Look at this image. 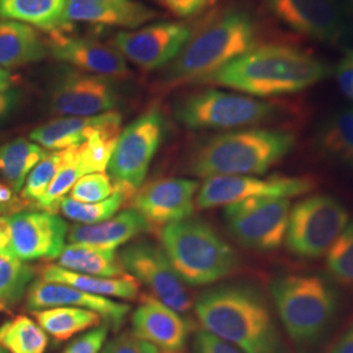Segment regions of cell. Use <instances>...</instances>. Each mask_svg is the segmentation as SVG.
Returning a JSON list of instances; mask_svg holds the SVG:
<instances>
[{"mask_svg":"<svg viewBox=\"0 0 353 353\" xmlns=\"http://www.w3.org/2000/svg\"><path fill=\"white\" fill-rule=\"evenodd\" d=\"M203 326L242 353H288L265 293L249 283L203 292L195 303Z\"/></svg>","mask_w":353,"mask_h":353,"instance_id":"obj_1","label":"cell"},{"mask_svg":"<svg viewBox=\"0 0 353 353\" xmlns=\"http://www.w3.org/2000/svg\"><path fill=\"white\" fill-rule=\"evenodd\" d=\"M331 72L332 68L313 52L288 43H261L202 83L265 99L312 88Z\"/></svg>","mask_w":353,"mask_h":353,"instance_id":"obj_2","label":"cell"},{"mask_svg":"<svg viewBox=\"0 0 353 353\" xmlns=\"http://www.w3.org/2000/svg\"><path fill=\"white\" fill-rule=\"evenodd\" d=\"M262 28L250 11L232 7L192 33L176 59L165 68L170 85L202 83L208 76L261 45Z\"/></svg>","mask_w":353,"mask_h":353,"instance_id":"obj_3","label":"cell"},{"mask_svg":"<svg viewBox=\"0 0 353 353\" xmlns=\"http://www.w3.org/2000/svg\"><path fill=\"white\" fill-rule=\"evenodd\" d=\"M285 128H243L204 140L190 154L189 169L201 178L262 176L296 147Z\"/></svg>","mask_w":353,"mask_h":353,"instance_id":"obj_4","label":"cell"},{"mask_svg":"<svg viewBox=\"0 0 353 353\" xmlns=\"http://www.w3.org/2000/svg\"><path fill=\"white\" fill-rule=\"evenodd\" d=\"M279 321L300 353H312L332 327L341 306L336 287L316 274H284L271 283Z\"/></svg>","mask_w":353,"mask_h":353,"instance_id":"obj_5","label":"cell"},{"mask_svg":"<svg viewBox=\"0 0 353 353\" xmlns=\"http://www.w3.org/2000/svg\"><path fill=\"white\" fill-rule=\"evenodd\" d=\"M160 240L182 281L208 285L229 276L240 265L236 250L201 219H185L161 229Z\"/></svg>","mask_w":353,"mask_h":353,"instance_id":"obj_6","label":"cell"},{"mask_svg":"<svg viewBox=\"0 0 353 353\" xmlns=\"http://www.w3.org/2000/svg\"><path fill=\"white\" fill-rule=\"evenodd\" d=\"M174 115L191 130H234L280 119L285 109L280 102L210 88L178 100Z\"/></svg>","mask_w":353,"mask_h":353,"instance_id":"obj_7","label":"cell"},{"mask_svg":"<svg viewBox=\"0 0 353 353\" xmlns=\"http://www.w3.org/2000/svg\"><path fill=\"white\" fill-rule=\"evenodd\" d=\"M348 223V210L336 198L307 196L292 207L284 243L294 256L316 259L327 254Z\"/></svg>","mask_w":353,"mask_h":353,"instance_id":"obj_8","label":"cell"},{"mask_svg":"<svg viewBox=\"0 0 353 353\" xmlns=\"http://www.w3.org/2000/svg\"><path fill=\"white\" fill-rule=\"evenodd\" d=\"M292 203L284 198H258L229 204L228 229L236 240L256 252L278 250L285 242Z\"/></svg>","mask_w":353,"mask_h":353,"instance_id":"obj_9","label":"cell"},{"mask_svg":"<svg viewBox=\"0 0 353 353\" xmlns=\"http://www.w3.org/2000/svg\"><path fill=\"white\" fill-rule=\"evenodd\" d=\"M265 10L292 32L316 42L338 46L352 36L341 0H262Z\"/></svg>","mask_w":353,"mask_h":353,"instance_id":"obj_10","label":"cell"},{"mask_svg":"<svg viewBox=\"0 0 353 353\" xmlns=\"http://www.w3.org/2000/svg\"><path fill=\"white\" fill-rule=\"evenodd\" d=\"M164 115L156 108L141 114L121 131L108 169L115 183L137 190L145 179L164 138Z\"/></svg>","mask_w":353,"mask_h":353,"instance_id":"obj_11","label":"cell"},{"mask_svg":"<svg viewBox=\"0 0 353 353\" xmlns=\"http://www.w3.org/2000/svg\"><path fill=\"white\" fill-rule=\"evenodd\" d=\"M314 188L316 181L306 176H212L198 191L196 204L208 210L258 198L292 199L309 194Z\"/></svg>","mask_w":353,"mask_h":353,"instance_id":"obj_12","label":"cell"},{"mask_svg":"<svg viewBox=\"0 0 353 353\" xmlns=\"http://www.w3.org/2000/svg\"><path fill=\"white\" fill-rule=\"evenodd\" d=\"M118 102L119 90L113 79L87 74L74 67L61 68L51 88V110L65 117L108 113Z\"/></svg>","mask_w":353,"mask_h":353,"instance_id":"obj_13","label":"cell"},{"mask_svg":"<svg viewBox=\"0 0 353 353\" xmlns=\"http://www.w3.org/2000/svg\"><path fill=\"white\" fill-rule=\"evenodd\" d=\"M191 34L192 29L185 23L161 21L131 32H118L113 48L126 61L152 71L172 63Z\"/></svg>","mask_w":353,"mask_h":353,"instance_id":"obj_14","label":"cell"},{"mask_svg":"<svg viewBox=\"0 0 353 353\" xmlns=\"http://www.w3.org/2000/svg\"><path fill=\"white\" fill-rule=\"evenodd\" d=\"M126 271L145 284L159 301L179 314L189 313L192 303L183 281L163 249L150 242H137L119 254Z\"/></svg>","mask_w":353,"mask_h":353,"instance_id":"obj_15","label":"cell"},{"mask_svg":"<svg viewBox=\"0 0 353 353\" xmlns=\"http://www.w3.org/2000/svg\"><path fill=\"white\" fill-rule=\"evenodd\" d=\"M199 183L186 178H165L150 182L134 195L132 210L138 211L148 224L168 225L194 214V198Z\"/></svg>","mask_w":353,"mask_h":353,"instance_id":"obj_16","label":"cell"},{"mask_svg":"<svg viewBox=\"0 0 353 353\" xmlns=\"http://www.w3.org/2000/svg\"><path fill=\"white\" fill-rule=\"evenodd\" d=\"M11 252L21 261L57 259L64 249L68 225L49 212H19L10 217Z\"/></svg>","mask_w":353,"mask_h":353,"instance_id":"obj_17","label":"cell"},{"mask_svg":"<svg viewBox=\"0 0 353 353\" xmlns=\"http://www.w3.org/2000/svg\"><path fill=\"white\" fill-rule=\"evenodd\" d=\"M46 48L54 59L87 74L109 79L130 74L126 59L118 50L94 39L68 36L67 32H52L46 41Z\"/></svg>","mask_w":353,"mask_h":353,"instance_id":"obj_18","label":"cell"},{"mask_svg":"<svg viewBox=\"0 0 353 353\" xmlns=\"http://www.w3.org/2000/svg\"><path fill=\"white\" fill-rule=\"evenodd\" d=\"M191 325L176 310L153 296H141L132 314V334L164 353H181L189 339Z\"/></svg>","mask_w":353,"mask_h":353,"instance_id":"obj_19","label":"cell"},{"mask_svg":"<svg viewBox=\"0 0 353 353\" xmlns=\"http://www.w3.org/2000/svg\"><path fill=\"white\" fill-rule=\"evenodd\" d=\"M59 306H72L92 310L105 318L114 328L122 326L130 312V306L127 303H117L106 297L89 294L62 283L38 280L30 285L26 297V307L30 312H39Z\"/></svg>","mask_w":353,"mask_h":353,"instance_id":"obj_20","label":"cell"},{"mask_svg":"<svg viewBox=\"0 0 353 353\" xmlns=\"http://www.w3.org/2000/svg\"><path fill=\"white\" fill-rule=\"evenodd\" d=\"M122 117L118 112L94 115V117H64L50 121L30 132V140L45 150L59 151L74 145H80L109 125Z\"/></svg>","mask_w":353,"mask_h":353,"instance_id":"obj_21","label":"cell"},{"mask_svg":"<svg viewBox=\"0 0 353 353\" xmlns=\"http://www.w3.org/2000/svg\"><path fill=\"white\" fill-rule=\"evenodd\" d=\"M156 17L157 11L138 1L132 7L119 8L100 0H68L64 14L67 24L89 23L127 29L138 28Z\"/></svg>","mask_w":353,"mask_h":353,"instance_id":"obj_22","label":"cell"},{"mask_svg":"<svg viewBox=\"0 0 353 353\" xmlns=\"http://www.w3.org/2000/svg\"><path fill=\"white\" fill-rule=\"evenodd\" d=\"M147 229L150 224L138 211L127 210L99 224L75 225L68 233V240L76 245L117 250Z\"/></svg>","mask_w":353,"mask_h":353,"instance_id":"obj_23","label":"cell"},{"mask_svg":"<svg viewBox=\"0 0 353 353\" xmlns=\"http://www.w3.org/2000/svg\"><path fill=\"white\" fill-rule=\"evenodd\" d=\"M48 54L46 42L34 28L12 20H0L1 68L37 63Z\"/></svg>","mask_w":353,"mask_h":353,"instance_id":"obj_24","label":"cell"},{"mask_svg":"<svg viewBox=\"0 0 353 353\" xmlns=\"http://www.w3.org/2000/svg\"><path fill=\"white\" fill-rule=\"evenodd\" d=\"M41 280L50 283H62L89 294L106 299L135 300L139 294V281L132 275L121 278H97L64 270L57 265H46L41 270Z\"/></svg>","mask_w":353,"mask_h":353,"instance_id":"obj_25","label":"cell"},{"mask_svg":"<svg viewBox=\"0 0 353 353\" xmlns=\"http://www.w3.org/2000/svg\"><path fill=\"white\" fill-rule=\"evenodd\" d=\"M68 0H0V20H12L42 32H68Z\"/></svg>","mask_w":353,"mask_h":353,"instance_id":"obj_26","label":"cell"},{"mask_svg":"<svg viewBox=\"0 0 353 353\" xmlns=\"http://www.w3.org/2000/svg\"><path fill=\"white\" fill-rule=\"evenodd\" d=\"M316 148L330 161L353 169V106L336 110L322 122Z\"/></svg>","mask_w":353,"mask_h":353,"instance_id":"obj_27","label":"cell"},{"mask_svg":"<svg viewBox=\"0 0 353 353\" xmlns=\"http://www.w3.org/2000/svg\"><path fill=\"white\" fill-rule=\"evenodd\" d=\"M57 265L64 270L97 278H121L127 275L115 250L88 245L70 243L57 256Z\"/></svg>","mask_w":353,"mask_h":353,"instance_id":"obj_28","label":"cell"},{"mask_svg":"<svg viewBox=\"0 0 353 353\" xmlns=\"http://www.w3.org/2000/svg\"><path fill=\"white\" fill-rule=\"evenodd\" d=\"M37 323L55 341H70L89 328L99 327L102 316L92 310L59 306L34 312Z\"/></svg>","mask_w":353,"mask_h":353,"instance_id":"obj_29","label":"cell"},{"mask_svg":"<svg viewBox=\"0 0 353 353\" xmlns=\"http://www.w3.org/2000/svg\"><path fill=\"white\" fill-rule=\"evenodd\" d=\"M48 154L34 141L14 139L0 147V174L14 192L21 191L26 178L36 165Z\"/></svg>","mask_w":353,"mask_h":353,"instance_id":"obj_30","label":"cell"},{"mask_svg":"<svg viewBox=\"0 0 353 353\" xmlns=\"http://www.w3.org/2000/svg\"><path fill=\"white\" fill-rule=\"evenodd\" d=\"M48 343V334L29 316H16L0 326V347L7 353H45Z\"/></svg>","mask_w":353,"mask_h":353,"instance_id":"obj_31","label":"cell"},{"mask_svg":"<svg viewBox=\"0 0 353 353\" xmlns=\"http://www.w3.org/2000/svg\"><path fill=\"white\" fill-rule=\"evenodd\" d=\"M34 278V268L19 259L11 249L0 252V312L19 303Z\"/></svg>","mask_w":353,"mask_h":353,"instance_id":"obj_32","label":"cell"},{"mask_svg":"<svg viewBox=\"0 0 353 353\" xmlns=\"http://www.w3.org/2000/svg\"><path fill=\"white\" fill-rule=\"evenodd\" d=\"M117 185V191L105 201L85 204L76 202L70 198H64L59 208L67 219L83 225L99 224L105 220H109L118 212V210L125 204L128 198H131L132 192L135 191L125 185Z\"/></svg>","mask_w":353,"mask_h":353,"instance_id":"obj_33","label":"cell"},{"mask_svg":"<svg viewBox=\"0 0 353 353\" xmlns=\"http://www.w3.org/2000/svg\"><path fill=\"white\" fill-rule=\"evenodd\" d=\"M77 145L48 153L26 178V185L21 190L23 201L34 205L61 169L75 159Z\"/></svg>","mask_w":353,"mask_h":353,"instance_id":"obj_34","label":"cell"},{"mask_svg":"<svg viewBox=\"0 0 353 353\" xmlns=\"http://www.w3.org/2000/svg\"><path fill=\"white\" fill-rule=\"evenodd\" d=\"M85 174L88 173L84 166L80 164L76 152L75 159L61 169V172L52 179L50 186L45 191V194L36 202L34 207L43 212L55 214L61 207V203L65 198V195L75 185L76 181Z\"/></svg>","mask_w":353,"mask_h":353,"instance_id":"obj_35","label":"cell"},{"mask_svg":"<svg viewBox=\"0 0 353 353\" xmlns=\"http://www.w3.org/2000/svg\"><path fill=\"white\" fill-rule=\"evenodd\" d=\"M326 255V265L331 278L344 285L353 287V221L348 223Z\"/></svg>","mask_w":353,"mask_h":353,"instance_id":"obj_36","label":"cell"},{"mask_svg":"<svg viewBox=\"0 0 353 353\" xmlns=\"http://www.w3.org/2000/svg\"><path fill=\"white\" fill-rule=\"evenodd\" d=\"M118 185L103 173H89L80 176L68 192V198L79 203H97L112 196Z\"/></svg>","mask_w":353,"mask_h":353,"instance_id":"obj_37","label":"cell"},{"mask_svg":"<svg viewBox=\"0 0 353 353\" xmlns=\"http://www.w3.org/2000/svg\"><path fill=\"white\" fill-rule=\"evenodd\" d=\"M101 353H160V351L151 343L141 341L135 334L125 332L109 341L102 348Z\"/></svg>","mask_w":353,"mask_h":353,"instance_id":"obj_38","label":"cell"},{"mask_svg":"<svg viewBox=\"0 0 353 353\" xmlns=\"http://www.w3.org/2000/svg\"><path fill=\"white\" fill-rule=\"evenodd\" d=\"M108 326H99L71 341L62 353H101L108 338Z\"/></svg>","mask_w":353,"mask_h":353,"instance_id":"obj_39","label":"cell"},{"mask_svg":"<svg viewBox=\"0 0 353 353\" xmlns=\"http://www.w3.org/2000/svg\"><path fill=\"white\" fill-rule=\"evenodd\" d=\"M194 353H242L227 341L210 334L205 330H201L195 334L192 341Z\"/></svg>","mask_w":353,"mask_h":353,"instance_id":"obj_40","label":"cell"},{"mask_svg":"<svg viewBox=\"0 0 353 353\" xmlns=\"http://www.w3.org/2000/svg\"><path fill=\"white\" fill-rule=\"evenodd\" d=\"M169 12L179 19H188L199 14L211 7L214 0H159Z\"/></svg>","mask_w":353,"mask_h":353,"instance_id":"obj_41","label":"cell"},{"mask_svg":"<svg viewBox=\"0 0 353 353\" xmlns=\"http://www.w3.org/2000/svg\"><path fill=\"white\" fill-rule=\"evenodd\" d=\"M332 74L341 93L353 101V50L347 51L339 63L332 67Z\"/></svg>","mask_w":353,"mask_h":353,"instance_id":"obj_42","label":"cell"},{"mask_svg":"<svg viewBox=\"0 0 353 353\" xmlns=\"http://www.w3.org/2000/svg\"><path fill=\"white\" fill-rule=\"evenodd\" d=\"M19 103V93L13 89L0 92V121L12 113Z\"/></svg>","mask_w":353,"mask_h":353,"instance_id":"obj_43","label":"cell"},{"mask_svg":"<svg viewBox=\"0 0 353 353\" xmlns=\"http://www.w3.org/2000/svg\"><path fill=\"white\" fill-rule=\"evenodd\" d=\"M328 353H353V323L335 341Z\"/></svg>","mask_w":353,"mask_h":353,"instance_id":"obj_44","label":"cell"},{"mask_svg":"<svg viewBox=\"0 0 353 353\" xmlns=\"http://www.w3.org/2000/svg\"><path fill=\"white\" fill-rule=\"evenodd\" d=\"M11 249V224L10 217L0 216V252Z\"/></svg>","mask_w":353,"mask_h":353,"instance_id":"obj_45","label":"cell"},{"mask_svg":"<svg viewBox=\"0 0 353 353\" xmlns=\"http://www.w3.org/2000/svg\"><path fill=\"white\" fill-rule=\"evenodd\" d=\"M13 81H14V77L12 74L8 70L0 67V92L12 88Z\"/></svg>","mask_w":353,"mask_h":353,"instance_id":"obj_46","label":"cell"},{"mask_svg":"<svg viewBox=\"0 0 353 353\" xmlns=\"http://www.w3.org/2000/svg\"><path fill=\"white\" fill-rule=\"evenodd\" d=\"M12 198V190L10 189L8 186L0 183V203H3V204H10V203L13 201Z\"/></svg>","mask_w":353,"mask_h":353,"instance_id":"obj_47","label":"cell"},{"mask_svg":"<svg viewBox=\"0 0 353 353\" xmlns=\"http://www.w3.org/2000/svg\"><path fill=\"white\" fill-rule=\"evenodd\" d=\"M100 1L112 4V6L119 7V8H128V7H132L137 3L134 0H100Z\"/></svg>","mask_w":353,"mask_h":353,"instance_id":"obj_48","label":"cell"},{"mask_svg":"<svg viewBox=\"0 0 353 353\" xmlns=\"http://www.w3.org/2000/svg\"><path fill=\"white\" fill-rule=\"evenodd\" d=\"M8 210H14V208L11 207L10 204H3V203H0V214H6Z\"/></svg>","mask_w":353,"mask_h":353,"instance_id":"obj_49","label":"cell"},{"mask_svg":"<svg viewBox=\"0 0 353 353\" xmlns=\"http://www.w3.org/2000/svg\"><path fill=\"white\" fill-rule=\"evenodd\" d=\"M0 353H7V352H6V351H4V350H3V348H1V347H0Z\"/></svg>","mask_w":353,"mask_h":353,"instance_id":"obj_50","label":"cell"}]
</instances>
